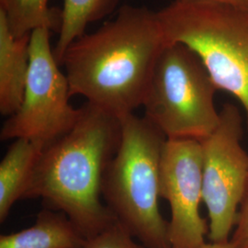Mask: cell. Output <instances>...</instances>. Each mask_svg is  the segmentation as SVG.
<instances>
[{
    "label": "cell",
    "mask_w": 248,
    "mask_h": 248,
    "mask_svg": "<svg viewBox=\"0 0 248 248\" xmlns=\"http://www.w3.org/2000/svg\"><path fill=\"white\" fill-rule=\"evenodd\" d=\"M86 242L87 238L64 213L45 209L32 226L2 234L0 248H84Z\"/></svg>",
    "instance_id": "30bf717a"
},
{
    "label": "cell",
    "mask_w": 248,
    "mask_h": 248,
    "mask_svg": "<svg viewBox=\"0 0 248 248\" xmlns=\"http://www.w3.org/2000/svg\"><path fill=\"white\" fill-rule=\"evenodd\" d=\"M9 30L15 37L31 34L40 28L60 31L62 12L49 7V0H0Z\"/></svg>",
    "instance_id": "4fadbf2b"
},
{
    "label": "cell",
    "mask_w": 248,
    "mask_h": 248,
    "mask_svg": "<svg viewBox=\"0 0 248 248\" xmlns=\"http://www.w3.org/2000/svg\"><path fill=\"white\" fill-rule=\"evenodd\" d=\"M121 0H62V23L59 37L53 50L60 64L62 54L90 23L110 14Z\"/></svg>",
    "instance_id": "7c38bea8"
},
{
    "label": "cell",
    "mask_w": 248,
    "mask_h": 248,
    "mask_svg": "<svg viewBox=\"0 0 248 248\" xmlns=\"http://www.w3.org/2000/svg\"><path fill=\"white\" fill-rule=\"evenodd\" d=\"M218 89L189 48L168 43L154 68L142 103L144 117L167 140L202 141L220 121Z\"/></svg>",
    "instance_id": "5b68a950"
},
{
    "label": "cell",
    "mask_w": 248,
    "mask_h": 248,
    "mask_svg": "<svg viewBox=\"0 0 248 248\" xmlns=\"http://www.w3.org/2000/svg\"><path fill=\"white\" fill-rule=\"evenodd\" d=\"M31 34L15 37L0 10V113L13 115L20 106L30 68Z\"/></svg>",
    "instance_id": "9c48e42d"
},
{
    "label": "cell",
    "mask_w": 248,
    "mask_h": 248,
    "mask_svg": "<svg viewBox=\"0 0 248 248\" xmlns=\"http://www.w3.org/2000/svg\"><path fill=\"white\" fill-rule=\"evenodd\" d=\"M229 243L232 248H248V185L240 204L237 219Z\"/></svg>",
    "instance_id": "9a60e30c"
},
{
    "label": "cell",
    "mask_w": 248,
    "mask_h": 248,
    "mask_svg": "<svg viewBox=\"0 0 248 248\" xmlns=\"http://www.w3.org/2000/svg\"><path fill=\"white\" fill-rule=\"evenodd\" d=\"M45 146L29 139L14 140L0 162V222L23 200Z\"/></svg>",
    "instance_id": "8fae6325"
},
{
    "label": "cell",
    "mask_w": 248,
    "mask_h": 248,
    "mask_svg": "<svg viewBox=\"0 0 248 248\" xmlns=\"http://www.w3.org/2000/svg\"><path fill=\"white\" fill-rule=\"evenodd\" d=\"M168 45L157 12L124 6L98 30L62 54L72 96L120 119L142 107L155 63Z\"/></svg>",
    "instance_id": "6da1fadb"
},
{
    "label": "cell",
    "mask_w": 248,
    "mask_h": 248,
    "mask_svg": "<svg viewBox=\"0 0 248 248\" xmlns=\"http://www.w3.org/2000/svg\"><path fill=\"white\" fill-rule=\"evenodd\" d=\"M157 16L167 42L195 53L217 89L239 101L248 125V9L174 0Z\"/></svg>",
    "instance_id": "277c9868"
},
{
    "label": "cell",
    "mask_w": 248,
    "mask_h": 248,
    "mask_svg": "<svg viewBox=\"0 0 248 248\" xmlns=\"http://www.w3.org/2000/svg\"><path fill=\"white\" fill-rule=\"evenodd\" d=\"M69 132L46 146L23 200L42 199L89 239L116 221L102 202L107 169L118 150L121 119L87 102Z\"/></svg>",
    "instance_id": "7a4b0ae2"
},
{
    "label": "cell",
    "mask_w": 248,
    "mask_h": 248,
    "mask_svg": "<svg viewBox=\"0 0 248 248\" xmlns=\"http://www.w3.org/2000/svg\"><path fill=\"white\" fill-rule=\"evenodd\" d=\"M122 135L106 170L102 196L116 221L144 248H171L160 212V169L167 138L143 116L121 119Z\"/></svg>",
    "instance_id": "3957f363"
},
{
    "label": "cell",
    "mask_w": 248,
    "mask_h": 248,
    "mask_svg": "<svg viewBox=\"0 0 248 248\" xmlns=\"http://www.w3.org/2000/svg\"><path fill=\"white\" fill-rule=\"evenodd\" d=\"M160 195L170 207L171 248L204 247L209 224L200 212L203 203L201 141H166L161 159Z\"/></svg>",
    "instance_id": "ba28073f"
},
{
    "label": "cell",
    "mask_w": 248,
    "mask_h": 248,
    "mask_svg": "<svg viewBox=\"0 0 248 248\" xmlns=\"http://www.w3.org/2000/svg\"><path fill=\"white\" fill-rule=\"evenodd\" d=\"M201 248H232L230 243H207L204 247Z\"/></svg>",
    "instance_id": "e0dca14e"
},
{
    "label": "cell",
    "mask_w": 248,
    "mask_h": 248,
    "mask_svg": "<svg viewBox=\"0 0 248 248\" xmlns=\"http://www.w3.org/2000/svg\"><path fill=\"white\" fill-rule=\"evenodd\" d=\"M50 30L31 33L30 68L22 102L0 131L1 141L29 139L45 147L69 132L79 119L81 108L70 103V87L60 69L50 42Z\"/></svg>",
    "instance_id": "8992f818"
},
{
    "label": "cell",
    "mask_w": 248,
    "mask_h": 248,
    "mask_svg": "<svg viewBox=\"0 0 248 248\" xmlns=\"http://www.w3.org/2000/svg\"><path fill=\"white\" fill-rule=\"evenodd\" d=\"M243 119L230 103L220 110V121L202 143L203 203L209 219L208 238L228 243L248 185V154L242 145Z\"/></svg>",
    "instance_id": "52a82bcc"
},
{
    "label": "cell",
    "mask_w": 248,
    "mask_h": 248,
    "mask_svg": "<svg viewBox=\"0 0 248 248\" xmlns=\"http://www.w3.org/2000/svg\"><path fill=\"white\" fill-rule=\"evenodd\" d=\"M197 1H203V2L229 5V6H233V7L248 9V0H197Z\"/></svg>",
    "instance_id": "2e32d148"
},
{
    "label": "cell",
    "mask_w": 248,
    "mask_h": 248,
    "mask_svg": "<svg viewBox=\"0 0 248 248\" xmlns=\"http://www.w3.org/2000/svg\"><path fill=\"white\" fill-rule=\"evenodd\" d=\"M84 248H144L118 222L87 239Z\"/></svg>",
    "instance_id": "5bb4252c"
}]
</instances>
